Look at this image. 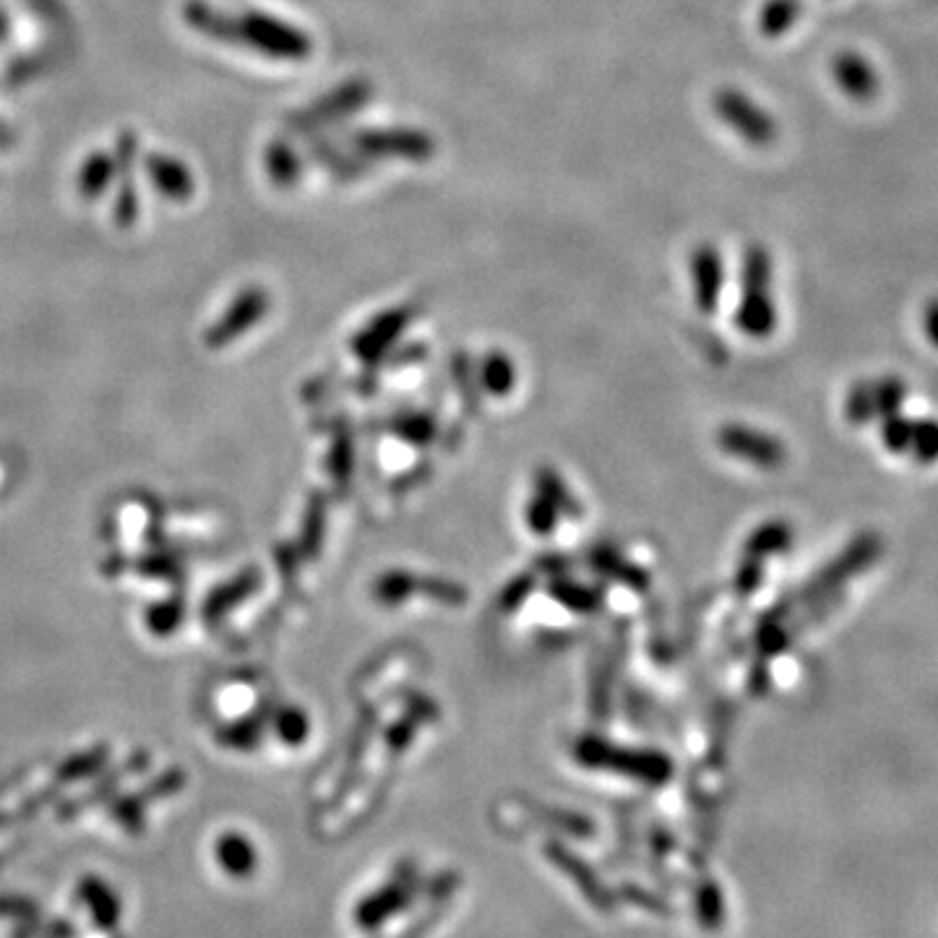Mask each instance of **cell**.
Returning <instances> with one entry per match:
<instances>
[{
    "instance_id": "1",
    "label": "cell",
    "mask_w": 938,
    "mask_h": 938,
    "mask_svg": "<svg viewBox=\"0 0 938 938\" xmlns=\"http://www.w3.org/2000/svg\"><path fill=\"white\" fill-rule=\"evenodd\" d=\"M715 112L717 118L730 129L733 133L746 141L750 147H771L779 137V125L775 115H769L767 110L759 108L748 94L738 92V89H719L715 94Z\"/></svg>"
},
{
    "instance_id": "2",
    "label": "cell",
    "mask_w": 938,
    "mask_h": 938,
    "mask_svg": "<svg viewBox=\"0 0 938 938\" xmlns=\"http://www.w3.org/2000/svg\"><path fill=\"white\" fill-rule=\"evenodd\" d=\"M360 154L379 157V160H407L427 162L435 154V141L427 131L420 129H371L355 137Z\"/></svg>"
},
{
    "instance_id": "3",
    "label": "cell",
    "mask_w": 938,
    "mask_h": 938,
    "mask_svg": "<svg viewBox=\"0 0 938 938\" xmlns=\"http://www.w3.org/2000/svg\"><path fill=\"white\" fill-rule=\"evenodd\" d=\"M415 895V874H410V879H400L386 884L384 889L373 891L365 899H360L355 907V922L363 930H373L392 918V915H400L412 905V897Z\"/></svg>"
},
{
    "instance_id": "4",
    "label": "cell",
    "mask_w": 938,
    "mask_h": 938,
    "mask_svg": "<svg viewBox=\"0 0 938 938\" xmlns=\"http://www.w3.org/2000/svg\"><path fill=\"white\" fill-rule=\"evenodd\" d=\"M831 77H835L837 87L850 97V100L868 102L879 94L881 89V77L879 71L870 65L866 56L855 50H843L831 58Z\"/></svg>"
},
{
    "instance_id": "5",
    "label": "cell",
    "mask_w": 938,
    "mask_h": 938,
    "mask_svg": "<svg viewBox=\"0 0 938 938\" xmlns=\"http://www.w3.org/2000/svg\"><path fill=\"white\" fill-rule=\"evenodd\" d=\"M545 853H547V860H551L555 868H561L563 874H568V879H572L576 884V887L582 889V895L587 897V902L592 907H595V910H599V912H613L615 899L611 895H607V889L603 887V881L597 879L595 870H592L587 866V863L579 860L574 853H568L566 847H561V845H555V843L547 845Z\"/></svg>"
},
{
    "instance_id": "6",
    "label": "cell",
    "mask_w": 938,
    "mask_h": 938,
    "mask_svg": "<svg viewBox=\"0 0 938 938\" xmlns=\"http://www.w3.org/2000/svg\"><path fill=\"white\" fill-rule=\"evenodd\" d=\"M692 280H694V297L699 303L702 311H715L719 303V295H723V280H725V266L723 256L715 245L702 243L692 253Z\"/></svg>"
},
{
    "instance_id": "7",
    "label": "cell",
    "mask_w": 938,
    "mask_h": 938,
    "mask_svg": "<svg viewBox=\"0 0 938 938\" xmlns=\"http://www.w3.org/2000/svg\"><path fill=\"white\" fill-rule=\"evenodd\" d=\"M735 321L748 336H769L777 326V307L769 288H743Z\"/></svg>"
},
{
    "instance_id": "8",
    "label": "cell",
    "mask_w": 938,
    "mask_h": 938,
    "mask_svg": "<svg viewBox=\"0 0 938 938\" xmlns=\"http://www.w3.org/2000/svg\"><path fill=\"white\" fill-rule=\"evenodd\" d=\"M79 897H81V902L87 905V910L89 915H92V920L97 922V926L104 930H112L118 926L123 907H120L118 895L108 887V884L94 879V876H89V879L81 881Z\"/></svg>"
},
{
    "instance_id": "9",
    "label": "cell",
    "mask_w": 938,
    "mask_h": 938,
    "mask_svg": "<svg viewBox=\"0 0 938 938\" xmlns=\"http://www.w3.org/2000/svg\"><path fill=\"white\" fill-rule=\"evenodd\" d=\"M216 863L232 879H248L259 866L256 847L240 835H228L216 843Z\"/></svg>"
},
{
    "instance_id": "10",
    "label": "cell",
    "mask_w": 938,
    "mask_h": 938,
    "mask_svg": "<svg viewBox=\"0 0 938 938\" xmlns=\"http://www.w3.org/2000/svg\"><path fill=\"white\" fill-rule=\"evenodd\" d=\"M803 17V0H764L759 9V29L764 37H783Z\"/></svg>"
},
{
    "instance_id": "11",
    "label": "cell",
    "mask_w": 938,
    "mask_h": 938,
    "mask_svg": "<svg viewBox=\"0 0 938 938\" xmlns=\"http://www.w3.org/2000/svg\"><path fill=\"white\" fill-rule=\"evenodd\" d=\"M696 918L704 930H719L725 922L723 891L712 879H707L696 891Z\"/></svg>"
},
{
    "instance_id": "12",
    "label": "cell",
    "mask_w": 938,
    "mask_h": 938,
    "mask_svg": "<svg viewBox=\"0 0 938 938\" xmlns=\"http://www.w3.org/2000/svg\"><path fill=\"white\" fill-rule=\"evenodd\" d=\"M412 313L410 307H400V311H389L386 316H381L379 321H373V326L367 329V334L363 336V344L367 350H381L384 344H389L394 340V336H400L404 332V326L410 324Z\"/></svg>"
},
{
    "instance_id": "13",
    "label": "cell",
    "mask_w": 938,
    "mask_h": 938,
    "mask_svg": "<svg viewBox=\"0 0 938 938\" xmlns=\"http://www.w3.org/2000/svg\"><path fill=\"white\" fill-rule=\"evenodd\" d=\"M485 375H487V384H491L493 389H506L508 384H512V375H514L512 363H508L504 355L487 357Z\"/></svg>"
},
{
    "instance_id": "14",
    "label": "cell",
    "mask_w": 938,
    "mask_h": 938,
    "mask_svg": "<svg viewBox=\"0 0 938 938\" xmlns=\"http://www.w3.org/2000/svg\"><path fill=\"white\" fill-rule=\"evenodd\" d=\"M922 324H926V334L928 340L938 347V300H930L928 307H926V319H922Z\"/></svg>"
},
{
    "instance_id": "15",
    "label": "cell",
    "mask_w": 938,
    "mask_h": 938,
    "mask_svg": "<svg viewBox=\"0 0 938 938\" xmlns=\"http://www.w3.org/2000/svg\"><path fill=\"white\" fill-rule=\"evenodd\" d=\"M623 891H628V895H634V897H628L632 899V902H636V905H644V907H649V910H657V912H665L667 907L659 902V899H649L652 895H644L642 889H636V887H628V889H623Z\"/></svg>"
}]
</instances>
